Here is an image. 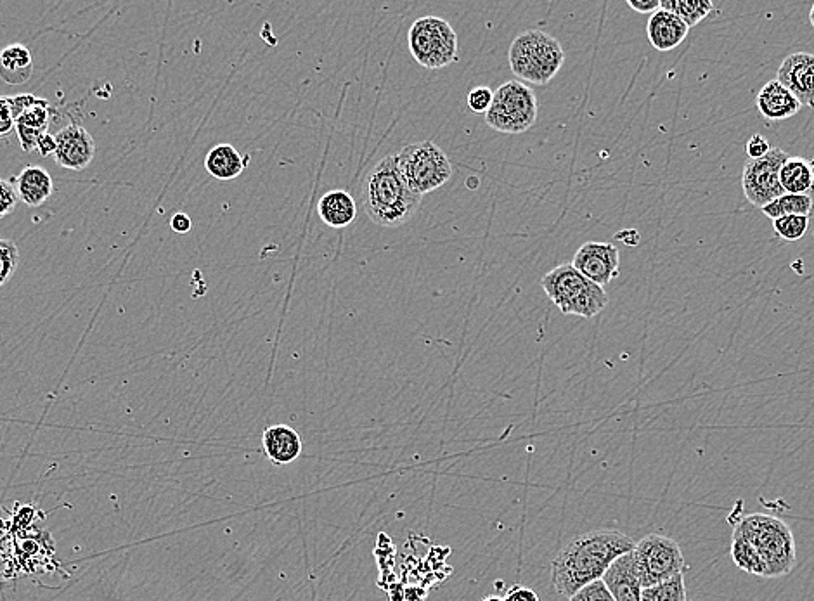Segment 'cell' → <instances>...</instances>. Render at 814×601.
Wrapping results in <instances>:
<instances>
[{
	"label": "cell",
	"instance_id": "1",
	"mask_svg": "<svg viewBox=\"0 0 814 601\" xmlns=\"http://www.w3.org/2000/svg\"><path fill=\"white\" fill-rule=\"evenodd\" d=\"M731 558L738 569L759 577H783L797 563L794 534L771 515H747L733 530Z\"/></svg>",
	"mask_w": 814,
	"mask_h": 601
},
{
	"label": "cell",
	"instance_id": "2",
	"mask_svg": "<svg viewBox=\"0 0 814 601\" xmlns=\"http://www.w3.org/2000/svg\"><path fill=\"white\" fill-rule=\"evenodd\" d=\"M634 544L619 530H591L574 537L551 563L556 593L570 598L591 582L600 581L617 558L633 551Z\"/></svg>",
	"mask_w": 814,
	"mask_h": 601
},
{
	"label": "cell",
	"instance_id": "3",
	"mask_svg": "<svg viewBox=\"0 0 814 601\" xmlns=\"http://www.w3.org/2000/svg\"><path fill=\"white\" fill-rule=\"evenodd\" d=\"M362 207L369 219L383 227H399L413 219L421 205L420 194L404 181L397 153L383 158L362 182Z\"/></svg>",
	"mask_w": 814,
	"mask_h": 601
},
{
	"label": "cell",
	"instance_id": "4",
	"mask_svg": "<svg viewBox=\"0 0 814 601\" xmlns=\"http://www.w3.org/2000/svg\"><path fill=\"white\" fill-rule=\"evenodd\" d=\"M541 286L551 302L567 316L591 319L608 305L605 290L575 271L572 264H560L544 274Z\"/></svg>",
	"mask_w": 814,
	"mask_h": 601
},
{
	"label": "cell",
	"instance_id": "5",
	"mask_svg": "<svg viewBox=\"0 0 814 601\" xmlns=\"http://www.w3.org/2000/svg\"><path fill=\"white\" fill-rule=\"evenodd\" d=\"M565 63L560 42L543 30H527L510 47L511 72L529 84L546 85Z\"/></svg>",
	"mask_w": 814,
	"mask_h": 601
},
{
	"label": "cell",
	"instance_id": "6",
	"mask_svg": "<svg viewBox=\"0 0 814 601\" xmlns=\"http://www.w3.org/2000/svg\"><path fill=\"white\" fill-rule=\"evenodd\" d=\"M537 97L529 85L510 80L494 91L485 122L501 134H524L537 120Z\"/></svg>",
	"mask_w": 814,
	"mask_h": 601
},
{
	"label": "cell",
	"instance_id": "7",
	"mask_svg": "<svg viewBox=\"0 0 814 601\" xmlns=\"http://www.w3.org/2000/svg\"><path fill=\"white\" fill-rule=\"evenodd\" d=\"M407 46L418 65L440 70L458 59V35L453 26L437 16L414 21L407 33Z\"/></svg>",
	"mask_w": 814,
	"mask_h": 601
},
{
	"label": "cell",
	"instance_id": "8",
	"mask_svg": "<svg viewBox=\"0 0 814 601\" xmlns=\"http://www.w3.org/2000/svg\"><path fill=\"white\" fill-rule=\"evenodd\" d=\"M397 163L404 181L420 196L444 186L453 175L451 160L433 141L409 144L402 148L397 153Z\"/></svg>",
	"mask_w": 814,
	"mask_h": 601
},
{
	"label": "cell",
	"instance_id": "9",
	"mask_svg": "<svg viewBox=\"0 0 814 601\" xmlns=\"http://www.w3.org/2000/svg\"><path fill=\"white\" fill-rule=\"evenodd\" d=\"M631 556L641 588L667 581L683 574L686 569L685 556L679 544L671 537L660 534L643 537L634 544Z\"/></svg>",
	"mask_w": 814,
	"mask_h": 601
},
{
	"label": "cell",
	"instance_id": "10",
	"mask_svg": "<svg viewBox=\"0 0 814 601\" xmlns=\"http://www.w3.org/2000/svg\"><path fill=\"white\" fill-rule=\"evenodd\" d=\"M787 158L789 156L783 149L771 148L764 158L749 160L743 167V194L752 207L764 208L785 194L780 184V170Z\"/></svg>",
	"mask_w": 814,
	"mask_h": 601
},
{
	"label": "cell",
	"instance_id": "11",
	"mask_svg": "<svg viewBox=\"0 0 814 601\" xmlns=\"http://www.w3.org/2000/svg\"><path fill=\"white\" fill-rule=\"evenodd\" d=\"M572 265L584 278L603 288L619 276L621 253L612 243L589 241L577 250Z\"/></svg>",
	"mask_w": 814,
	"mask_h": 601
},
{
	"label": "cell",
	"instance_id": "12",
	"mask_svg": "<svg viewBox=\"0 0 814 601\" xmlns=\"http://www.w3.org/2000/svg\"><path fill=\"white\" fill-rule=\"evenodd\" d=\"M54 160L68 170L87 169L96 156V141L82 125H66L56 134Z\"/></svg>",
	"mask_w": 814,
	"mask_h": 601
},
{
	"label": "cell",
	"instance_id": "13",
	"mask_svg": "<svg viewBox=\"0 0 814 601\" xmlns=\"http://www.w3.org/2000/svg\"><path fill=\"white\" fill-rule=\"evenodd\" d=\"M776 80L801 104L814 106V54L794 52L785 58Z\"/></svg>",
	"mask_w": 814,
	"mask_h": 601
},
{
	"label": "cell",
	"instance_id": "14",
	"mask_svg": "<svg viewBox=\"0 0 814 601\" xmlns=\"http://www.w3.org/2000/svg\"><path fill=\"white\" fill-rule=\"evenodd\" d=\"M262 447L272 465L286 466L291 465L293 461H297L302 456L304 444H302V437L297 430H293L288 425H272V427L265 428L264 435H262Z\"/></svg>",
	"mask_w": 814,
	"mask_h": 601
},
{
	"label": "cell",
	"instance_id": "15",
	"mask_svg": "<svg viewBox=\"0 0 814 601\" xmlns=\"http://www.w3.org/2000/svg\"><path fill=\"white\" fill-rule=\"evenodd\" d=\"M688 32L690 28L676 14L669 13L666 9H659L648 20V40L660 52L672 51L681 46Z\"/></svg>",
	"mask_w": 814,
	"mask_h": 601
},
{
	"label": "cell",
	"instance_id": "16",
	"mask_svg": "<svg viewBox=\"0 0 814 601\" xmlns=\"http://www.w3.org/2000/svg\"><path fill=\"white\" fill-rule=\"evenodd\" d=\"M757 110L771 122H780L794 117L801 111L802 104L783 87L778 80H769L757 94Z\"/></svg>",
	"mask_w": 814,
	"mask_h": 601
},
{
	"label": "cell",
	"instance_id": "17",
	"mask_svg": "<svg viewBox=\"0 0 814 601\" xmlns=\"http://www.w3.org/2000/svg\"><path fill=\"white\" fill-rule=\"evenodd\" d=\"M601 581L607 584L615 601H641V584L634 570L631 553L617 558Z\"/></svg>",
	"mask_w": 814,
	"mask_h": 601
},
{
	"label": "cell",
	"instance_id": "18",
	"mask_svg": "<svg viewBox=\"0 0 814 601\" xmlns=\"http://www.w3.org/2000/svg\"><path fill=\"white\" fill-rule=\"evenodd\" d=\"M47 129H49V103L39 97L14 122V130L20 139L21 148L25 149L26 153L37 151L39 139L47 134Z\"/></svg>",
	"mask_w": 814,
	"mask_h": 601
},
{
	"label": "cell",
	"instance_id": "19",
	"mask_svg": "<svg viewBox=\"0 0 814 601\" xmlns=\"http://www.w3.org/2000/svg\"><path fill=\"white\" fill-rule=\"evenodd\" d=\"M18 198L25 205L40 207L54 194V181L51 174L37 165H28L14 181Z\"/></svg>",
	"mask_w": 814,
	"mask_h": 601
},
{
	"label": "cell",
	"instance_id": "20",
	"mask_svg": "<svg viewBox=\"0 0 814 601\" xmlns=\"http://www.w3.org/2000/svg\"><path fill=\"white\" fill-rule=\"evenodd\" d=\"M317 214L326 226L333 229L349 227L350 224H354L357 217L356 200L352 198V194L343 189L328 191L317 203Z\"/></svg>",
	"mask_w": 814,
	"mask_h": 601
},
{
	"label": "cell",
	"instance_id": "21",
	"mask_svg": "<svg viewBox=\"0 0 814 601\" xmlns=\"http://www.w3.org/2000/svg\"><path fill=\"white\" fill-rule=\"evenodd\" d=\"M248 156L243 158L240 151L231 144H219L208 151L205 169L219 181H233L245 170Z\"/></svg>",
	"mask_w": 814,
	"mask_h": 601
},
{
	"label": "cell",
	"instance_id": "22",
	"mask_svg": "<svg viewBox=\"0 0 814 601\" xmlns=\"http://www.w3.org/2000/svg\"><path fill=\"white\" fill-rule=\"evenodd\" d=\"M32 52L23 44H13L0 51V78L9 85H23L32 78Z\"/></svg>",
	"mask_w": 814,
	"mask_h": 601
},
{
	"label": "cell",
	"instance_id": "23",
	"mask_svg": "<svg viewBox=\"0 0 814 601\" xmlns=\"http://www.w3.org/2000/svg\"><path fill=\"white\" fill-rule=\"evenodd\" d=\"M780 184L789 194H811L814 191V162L806 158H787L780 170Z\"/></svg>",
	"mask_w": 814,
	"mask_h": 601
},
{
	"label": "cell",
	"instance_id": "24",
	"mask_svg": "<svg viewBox=\"0 0 814 601\" xmlns=\"http://www.w3.org/2000/svg\"><path fill=\"white\" fill-rule=\"evenodd\" d=\"M660 9L676 14L688 28H693L714 11V4L711 0H660Z\"/></svg>",
	"mask_w": 814,
	"mask_h": 601
},
{
	"label": "cell",
	"instance_id": "25",
	"mask_svg": "<svg viewBox=\"0 0 814 601\" xmlns=\"http://www.w3.org/2000/svg\"><path fill=\"white\" fill-rule=\"evenodd\" d=\"M761 210L771 220L780 219L785 215H806V217H809V214L813 212V198L808 194L785 193L780 198H776L775 201H771L766 207L761 208Z\"/></svg>",
	"mask_w": 814,
	"mask_h": 601
},
{
	"label": "cell",
	"instance_id": "26",
	"mask_svg": "<svg viewBox=\"0 0 814 601\" xmlns=\"http://www.w3.org/2000/svg\"><path fill=\"white\" fill-rule=\"evenodd\" d=\"M641 601H688L685 572L667 581L641 589Z\"/></svg>",
	"mask_w": 814,
	"mask_h": 601
},
{
	"label": "cell",
	"instance_id": "27",
	"mask_svg": "<svg viewBox=\"0 0 814 601\" xmlns=\"http://www.w3.org/2000/svg\"><path fill=\"white\" fill-rule=\"evenodd\" d=\"M809 217L806 215H785L773 220L775 233L785 241H799L808 231Z\"/></svg>",
	"mask_w": 814,
	"mask_h": 601
},
{
	"label": "cell",
	"instance_id": "28",
	"mask_svg": "<svg viewBox=\"0 0 814 601\" xmlns=\"http://www.w3.org/2000/svg\"><path fill=\"white\" fill-rule=\"evenodd\" d=\"M20 264V250L11 240H0V288L13 278Z\"/></svg>",
	"mask_w": 814,
	"mask_h": 601
},
{
	"label": "cell",
	"instance_id": "29",
	"mask_svg": "<svg viewBox=\"0 0 814 601\" xmlns=\"http://www.w3.org/2000/svg\"><path fill=\"white\" fill-rule=\"evenodd\" d=\"M569 601H615L612 593L608 591L607 584L601 581L591 582L588 586L579 589Z\"/></svg>",
	"mask_w": 814,
	"mask_h": 601
},
{
	"label": "cell",
	"instance_id": "30",
	"mask_svg": "<svg viewBox=\"0 0 814 601\" xmlns=\"http://www.w3.org/2000/svg\"><path fill=\"white\" fill-rule=\"evenodd\" d=\"M492 97H494V92L489 87H484V85L475 87L468 94V108L473 113H487L491 108Z\"/></svg>",
	"mask_w": 814,
	"mask_h": 601
},
{
	"label": "cell",
	"instance_id": "31",
	"mask_svg": "<svg viewBox=\"0 0 814 601\" xmlns=\"http://www.w3.org/2000/svg\"><path fill=\"white\" fill-rule=\"evenodd\" d=\"M18 201H20V198H18L14 184L0 179V219H4V217L11 214L18 205Z\"/></svg>",
	"mask_w": 814,
	"mask_h": 601
},
{
	"label": "cell",
	"instance_id": "32",
	"mask_svg": "<svg viewBox=\"0 0 814 601\" xmlns=\"http://www.w3.org/2000/svg\"><path fill=\"white\" fill-rule=\"evenodd\" d=\"M769 151H771V144L768 143L766 137L761 136V134H754V136L750 137L749 143H747V155H749L750 160L764 158Z\"/></svg>",
	"mask_w": 814,
	"mask_h": 601
},
{
	"label": "cell",
	"instance_id": "33",
	"mask_svg": "<svg viewBox=\"0 0 814 601\" xmlns=\"http://www.w3.org/2000/svg\"><path fill=\"white\" fill-rule=\"evenodd\" d=\"M14 129V117L11 106H9V99L7 97H0V137L11 134Z\"/></svg>",
	"mask_w": 814,
	"mask_h": 601
},
{
	"label": "cell",
	"instance_id": "34",
	"mask_svg": "<svg viewBox=\"0 0 814 601\" xmlns=\"http://www.w3.org/2000/svg\"><path fill=\"white\" fill-rule=\"evenodd\" d=\"M7 99H9V106H11V111H13L14 122H16V118L20 117L23 111L28 110V108L37 101V97L33 96V94L7 96Z\"/></svg>",
	"mask_w": 814,
	"mask_h": 601
},
{
	"label": "cell",
	"instance_id": "35",
	"mask_svg": "<svg viewBox=\"0 0 814 601\" xmlns=\"http://www.w3.org/2000/svg\"><path fill=\"white\" fill-rule=\"evenodd\" d=\"M504 601H541L539 600V596H537L536 591H532L530 588H525V586H511L508 591H506V595H504Z\"/></svg>",
	"mask_w": 814,
	"mask_h": 601
},
{
	"label": "cell",
	"instance_id": "36",
	"mask_svg": "<svg viewBox=\"0 0 814 601\" xmlns=\"http://www.w3.org/2000/svg\"><path fill=\"white\" fill-rule=\"evenodd\" d=\"M627 6L641 14L657 13L660 9V0H627Z\"/></svg>",
	"mask_w": 814,
	"mask_h": 601
},
{
	"label": "cell",
	"instance_id": "37",
	"mask_svg": "<svg viewBox=\"0 0 814 601\" xmlns=\"http://www.w3.org/2000/svg\"><path fill=\"white\" fill-rule=\"evenodd\" d=\"M170 227L174 229L175 233L179 234H186L191 231V227H193V222H191V217L186 214H175L170 220Z\"/></svg>",
	"mask_w": 814,
	"mask_h": 601
},
{
	"label": "cell",
	"instance_id": "38",
	"mask_svg": "<svg viewBox=\"0 0 814 601\" xmlns=\"http://www.w3.org/2000/svg\"><path fill=\"white\" fill-rule=\"evenodd\" d=\"M37 151L42 156H54L56 153V137L51 136L49 132L40 137L39 144H37Z\"/></svg>",
	"mask_w": 814,
	"mask_h": 601
},
{
	"label": "cell",
	"instance_id": "39",
	"mask_svg": "<svg viewBox=\"0 0 814 601\" xmlns=\"http://www.w3.org/2000/svg\"><path fill=\"white\" fill-rule=\"evenodd\" d=\"M482 601H504V598H501V596H487Z\"/></svg>",
	"mask_w": 814,
	"mask_h": 601
},
{
	"label": "cell",
	"instance_id": "40",
	"mask_svg": "<svg viewBox=\"0 0 814 601\" xmlns=\"http://www.w3.org/2000/svg\"><path fill=\"white\" fill-rule=\"evenodd\" d=\"M809 21H811V25H813L814 28V4L813 7H811V11H809Z\"/></svg>",
	"mask_w": 814,
	"mask_h": 601
},
{
	"label": "cell",
	"instance_id": "41",
	"mask_svg": "<svg viewBox=\"0 0 814 601\" xmlns=\"http://www.w3.org/2000/svg\"><path fill=\"white\" fill-rule=\"evenodd\" d=\"M2 513H4V510H2V506H0V525H2V522H4V517H2Z\"/></svg>",
	"mask_w": 814,
	"mask_h": 601
},
{
	"label": "cell",
	"instance_id": "42",
	"mask_svg": "<svg viewBox=\"0 0 814 601\" xmlns=\"http://www.w3.org/2000/svg\"><path fill=\"white\" fill-rule=\"evenodd\" d=\"M688 601H690V600H688Z\"/></svg>",
	"mask_w": 814,
	"mask_h": 601
}]
</instances>
